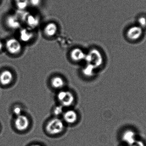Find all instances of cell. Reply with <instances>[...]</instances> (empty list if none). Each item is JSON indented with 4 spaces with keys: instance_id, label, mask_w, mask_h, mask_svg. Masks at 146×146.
I'll return each mask as SVG.
<instances>
[{
    "instance_id": "cell-1",
    "label": "cell",
    "mask_w": 146,
    "mask_h": 146,
    "mask_svg": "<svg viewBox=\"0 0 146 146\" xmlns=\"http://www.w3.org/2000/svg\"><path fill=\"white\" fill-rule=\"evenodd\" d=\"M85 60L87 63L96 69L100 67L103 62L102 55L99 51L92 49L86 55Z\"/></svg>"
},
{
    "instance_id": "cell-2",
    "label": "cell",
    "mask_w": 146,
    "mask_h": 146,
    "mask_svg": "<svg viewBox=\"0 0 146 146\" xmlns=\"http://www.w3.org/2000/svg\"><path fill=\"white\" fill-rule=\"evenodd\" d=\"M64 129L63 121L58 118H54L50 120L47 124L46 129L50 135H56L60 133Z\"/></svg>"
},
{
    "instance_id": "cell-3",
    "label": "cell",
    "mask_w": 146,
    "mask_h": 146,
    "mask_svg": "<svg viewBox=\"0 0 146 146\" xmlns=\"http://www.w3.org/2000/svg\"><path fill=\"white\" fill-rule=\"evenodd\" d=\"M4 48L9 54L16 55L20 52L22 49V43L18 39L10 38L5 42Z\"/></svg>"
},
{
    "instance_id": "cell-4",
    "label": "cell",
    "mask_w": 146,
    "mask_h": 146,
    "mask_svg": "<svg viewBox=\"0 0 146 146\" xmlns=\"http://www.w3.org/2000/svg\"><path fill=\"white\" fill-rule=\"evenodd\" d=\"M5 23L7 27L13 31L19 30L21 27V20L18 15L9 14L5 18Z\"/></svg>"
},
{
    "instance_id": "cell-5",
    "label": "cell",
    "mask_w": 146,
    "mask_h": 146,
    "mask_svg": "<svg viewBox=\"0 0 146 146\" xmlns=\"http://www.w3.org/2000/svg\"><path fill=\"white\" fill-rule=\"evenodd\" d=\"M57 98L61 105L64 107H69L74 101V97L72 93L68 91H62L57 95Z\"/></svg>"
},
{
    "instance_id": "cell-6",
    "label": "cell",
    "mask_w": 146,
    "mask_h": 146,
    "mask_svg": "<svg viewBox=\"0 0 146 146\" xmlns=\"http://www.w3.org/2000/svg\"><path fill=\"white\" fill-rule=\"evenodd\" d=\"M121 139L125 144L130 146L138 139L137 133L133 129H127L123 133Z\"/></svg>"
},
{
    "instance_id": "cell-7",
    "label": "cell",
    "mask_w": 146,
    "mask_h": 146,
    "mask_svg": "<svg viewBox=\"0 0 146 146\" xmlns=\"http://www.w3.org/2000/svg\"><path fill=\"white\" fill-rule=\"evenodd\" d=\"M19 40L21 43H27L30 42L33 39V32L29 27L21 28L19 30Z\"/></svg>"
},
{
    "instance_id": "cell-8",
    "label": "cell",
    "mask_w": 146,
    "mask_h": 146,
    "mask_svg": "<svg viewBox=\"0 0 146 146\" xmlns=\"http://www.w3.org/2000/svg\"><path fill=\"white\" fill-rule=\"evenodd\" d=\"M143 33L142 28L139 26L131 27L127 32L128 38L132 41H136L140 38Z\"/></svg>"
},
{
    "instance_id": "cell-9",
    "label": "cell",
    "mask_w": 146,
    "mask_h": 146,
    "mask_svg": "<svg viewBox=\"0 0 146 146\" xmlns=\"http://www.w3.org/2000/svg\"><path fill=\"white\" fill-rule=\"evenodd\" d=\"M15 127L19 131H24L29 127V121L26 116L23 115L17 116L15 121Z\"/></svg>"
},
{
    "instance_id": "cell-10",
    "label": "cell",
    "mask_w": 146,
    "mask_h": 146,
    "mask_svg": "<svg viewBox=\"0 0 146 146\" xmlns=\"http://www.w3.org/2000/svg\"><path fill=\"white\" fill-rule=\"evenodd\" d=\"M58 30L57 25L54 22H50L45 25L44 29V34L49 37H52L56 35Z\"/></svg>"
},
{
    "instance_id": "cell-11",
    "label": "cell",
    "mask_w": 146,
    "mask_h": 146,
    "mask_svg": "<svg viewBox=\"0 0 146 146\" xmlns=\"http://www.w3.org/2000/svg\"><path fill=\"white\" fill-rule=\"evenodd\" d=\"M64 121L69 124L74 123L77 119V115L74 111L69 110L64 112L63 115Z\"/></svg>"
},
{
    "instance_id": "cell-12",
    "label": "cell",
    "mask_w": 146,
    "mask_h": 146,
    "mask_svg": "<svg viewBox=\"0 0 146 146\" xmlns=\"http://www.w3.org/2000/svg\"><path fill=\"white\" fill-rule=\"evenodd\" d=\"M13 79V74L9 70L3 71L0 75V82L3 85H7L10 84Z\"/></svg>"
},
{
    "instance_id": "cell-13",
    "label": "cell",
    "mask_w": 146,
    "mask_h": 146,
    "mask_svg": "<svg viewBox=\"0 0 146 146\" xmlns=\"http://www.w3.org/2000/svg\"><path fill=\"white\" fill-rule=\"evenodd\" d=\"M86 54L83 51L80 49L76 48L74 49L71 51L70 56L73 61H80L84 60L86 57Z\"/></svg>"
},
{
    "instance_id": "cell-14",
    "label": "cell",
    "mask_w": 146,
    "mask_h": 146,
    "mask_svg": "<svg viewBox=\"0 0 146 146\" xmlns=\"http://www.w3.org/2000/svg\"><path fill=\"white\" fill-rule=\"evenodd\" d=\"M22 19L27 23L28 27L32 28L35 27L38 24V19L36 17L32 15L25 14L23 15Z\"/></svg>"
},
{
    "instance_id": "cell-15",
    "label": "cell",
    "mask_w": 146,
    "mask_h": 146,
    "mask_svg": "<svg viewBox=\"0 0 146 146\" xmlns=\"http://www.w3.org/2000/svg\"><path fill=\"white\" fill-rule=\"evenodd\" d=\"M51 85L55 89H61L64 86L65 81L61 77L56 76L51 80Z\"/></svg>"
},
{
    "instance_id": "cell-16",
    "label": "cell",
    "mask_w": 146,
    "mask_h": 146,
    "mask_svg": "<svg viewBox=\"0 0 146 146\" xmlns=\"http://www.w3.org/2000/svg\"><path fill=\"white\" fill-rule=\"evenodd\" d=\"M15 4L18 10L24 11L30 5V2L29 0H15Z\"/></svg>"
},
{
    "instance_id": "cell-17",
    "label": "cell",
    "mask_w": 146,
    "mask_h": 146,
    "mask_svg": "<svg viewBox=\"0 0 146 146\" xmlns=\"http://www.w3.org/2000/svg\"><path fill=\"white\" fill-rule=\"evenodd\" d=\"M95 69L91 65L87 64V66L83 69V73L88 77L92 76L94 73Z\"/></svg>"
},
{
    "instance_id": "cell-18",
    "label": "cell",
    "mask_w": 146,
    "mask_h": 146,
    "mask_svg": "<svg viewBox=\"0 0 146 146\" xmlns=\"http://www.w3.org/2000/svg\"><path fill=\"white\" fill-rule=\"evenodd\" d=\"M63 108L64 107L61 105L56 106L54 109V115L56 116L63 115L64 112Z\"/></svg>"
},
{
    "instance_id": "cell-19",
    "label": "cell",
    "mask_w": 146,
    "mask_h": 146,
    "mask_svg": "<svg viewBox=\"0 0 146 146\" xmlns=\"http://www.w3.org/2000/svg\"><path fill=\"white\" fill-rule=\"evenodd\" d=\"M138 23H139V26L141 28L145 27H146V18L144 16H141L138 19Z\"/></svg>"
},
{
    "instance_id": "cell-20",
    "label": "cell",
    "mask_w": 146,
    "mask_h": 146,
    "mask_svg": "<svg viewBox=\"0 0 146 146\" xmlns=\"http://www.w3.org/2000/svg\"><path fill=\"white\" fill-rule=\"evenodd\" d=\"M129 146H146V145L143 141L137 139L133 144Z\"/></svg>"
},
{
    "instance_id": "cell-21",
    "label": "cell",
    "mask_w": 146,
    "mask_h": 146,
    "mask_svg": "<svg viewBox=\"0 0 146 146\" xmlns=\"http://www.w3.org/2000/svg\"><path fill=\"white\" fill-rule=\"evenodd\" d=\"M21 112H22V110H21V108L20 107H16L14 109V114L15 115L17 116H19L21 115Z\"/></svg>"
},
{
    "instance_id": "cell-22",
    "label": "cell",
    "mask_w": 146,
    "mask_h": 146,
    "mask_svg": "<svg viewBox=\"0 0 146 146\" xmlns=\"http://www.w3.org/2000/svg\"><path fill=\"white\" fill-rule=\"evenodd\" d=\"M30 4L35 7L38 6L40 4L41 0H29Z\"/></svg>"
},
{
    "instance_id": "cell-23",
    "label": "cell",
    "mask_w": 146,
    "mask_h": 146,
    "mask_svg": "<svg viewBox=\"0 0 146 146\" xmlns=\"http://www.w3.org/2000/svg\"><path fill=\"white\" fill-rule=\"evenodd\" d=\"M4 48V44L0 40V51L2 50Z\"/></svg>"
},
{
    "instance_id": "cell-24",
    "label": "cell",
    "mask_w": 146,
    "mask_h": 146,
    "mask_svg": "<svg viewBox=\"0 0 146 146\" xmlns=\"http://www.w3.org/2000/svg\"><path fill=\"white\" fill-rule=\"evenodd\" d=\"M31 146H41L40 145H32Z\"/></svg>"
},
{
    "instance_id": "cell-25",
    "label": "cell",
    "mask_w": 146,
    "mask_h": 146,
    "mask_svg": "<svg viewBox=\"0 0 146 146\" xmlns=\"http://www.w3.org/2000/svg\"><path fill=\"white\" fill-rule=\"evenodd\" d=\"M125 146V145H121V146Z\"/></svg>"
}]
</instances>
